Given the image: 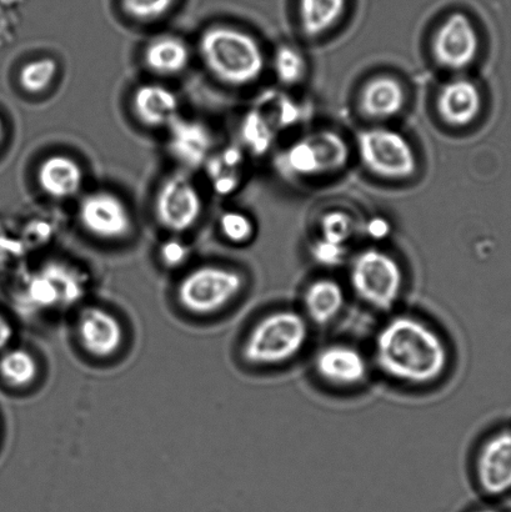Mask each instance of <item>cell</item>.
Returning <instances> with one entry per match:
<instances>
[{"label": "cell", "mask_w": 511, "mask_h": 512, "mask_svg": "<svg viewBox=\"0 0 511 512\" xmlns=\"http://www.w3.org/2000/svg\"><path fill=\"white\" fill-rule=\"evenodd\" d=\"M374 359L389 379L414 386L442 379L450 363L448 345L438 330L412 315L394 316L380 328Z\"/></svg>", "instance_id": "6da1fadb"}, {"label": "cell", "mask_w": 511, "mask_h": 512, "mask_svg": "<svg viewBox=\"0 0 511 512\" xmlns=\"http://www.w3.org/2000/svg\"><path fill=\"white\" fill-rule=\"evenodd\" d=\"M199 53L205 67L220 82L245 87L264 70V54L257 39L243 30L217 25L202 34Z\"/></svg>", "instance_id": "7a4b0ae2"}, {"label": "cell", "mask_w": 511, "mask_h": 512, "mask_svg": "<svg viewBox=\"0 0 511 512\" xmlns=\"http://www.w3.org/2000/svg\"><path fill=\"white\" fill-rule=\"evenodd\" d=\"M309 321L292 309H279L264 315L250 329L242 354L254 366H279L302 353L310 336Z\"/></svg>", "instance_id": "3957f363"}, {"label": "cell", "mask_w": 511, "mask_h": 512, "mask_svg": "<svg viewBox=\"0 0 511 512\" xmlns=\"http://www.w3.org/2000/svg\"><path fill=\"white\" fill-rule=\"evenodd\" d=\"M349 279L354 294L375 310L393 309L403 295V268L384 250L369 248L355 256Z\"/></svg>", "instance_id": "277c9868"}, {"label": "cell", "mask_w": 511, "mask_h": 512, "mask_svg": "<svg viewBox=\"0 0 511 512\" xmlns=\"http://www.w3.org/2000/svg\"><path fill=\"white\" fill-rule=\"evenodd\" d=\"M237 270L219 265H203L180 281L177 296L184 310L194 315H210L227 308L244 289Z\"/></svg>", "instance_id": "5b68a950"}, {"label": "cell", "mask_w": 511, "mask_h": 512, "mask_svg": "<svg viewBox=\"0 0 511 512\" xmlns=\"http://www.w3.org/2000/svg\"><path fill=\"white\" fill-rule=\"evenodd\" d=\"M348 143L332 130L307 135L284 150L279 169L292 178L323 177L339 172L349 162Z\"/></svg>", "instance_id": "8992f818"}, {"label": "cell", "mask_w": 511, "mask_h": 512, "mask_svg": "<svg viewBox=\"0 0 511 512\" xmlns=\"http://www.w3.org/2000/svg\"><path fill=\"white\" fill-rule=\"evenodd\" d=\"M360 159L370 172L380 178L402 180L417 170V158L404 135L393 129L374 128L359 135Z\"/></svg>", "instance_id": "52a82bcc"}, {"label": "cell", "mask_w": 511, "mask_h": 512, "mask_svg": "<svg viewBox=\"0 0 511 512\" xmlns=\"http://www.w3.org/2000/svg\"><path fill=\"white\" fill-rule=\"evenodd\" d=\"M203 200L192 180L174 174L164 180L155 197V215L163 228L184 233L199 222Z\"/></svg>", "instance_id": "ba28073f"}, {"label": "cell", "mask_w": 511, "mask_h": 512, "mask_svg": "<svg viewBox=\"0 0 511 512\" xmlns=\"http://www.w3.org/2000/svg\"><path fill=\"white\" fill-rule=\"evenodd\" d=\"M479 48L477 28L464 13L450 14L434 34L433 55L445 69L470 67L478 57Z\"/></svg>", "instance_id": "9c48e42d"}, {"label": "cell", "mask_w": 511, "mask_h": 512, "mask_svg": "<svg viewBox=\"0 0 511 512\" xmlns=\"http://www.w3.org/2000/svg\"><path fill=\"white\" fill-rule=\"evenodd\" d=\"M83 290L77 270L62 263H49L30 276L25 295L29 305L45 310L74 304Z\"/></svg>", "instance_id": "30bf717a"}, {"label": "cell", "mask_w": 511, "mask_h": 512, "mask_svg": "<svg viewBox=\"0 0 511 512\" xmlns=\"http://www.w3.org/2000/svg\"><path fill=\"white\" fill-rule=\"evenodd\" d=\"M79 222L89 234L103 240L124 239L133 227L127 205L117 195L108 192L92 193L82 200Z\"/></svg>", "instance_id": "8fae6325"}, {"label": "cell", "mask_w": 511, "mask_h": 512, "mask_svg": "<svg viewBox=\"0 0 511 512\" xmlns=\"http://www.w3.org/2000/svg\"><path fill=\"white\" fill-rule=\"evenodd\" d=\"M475 475L483 493L489 496L511 493V429L495 431L480 445Z\"/></svg>", "instance_id": "7c38bea8"}, {"label": "cell", "mask_w": 511, "mask_h": 512, "mask_svg": "<svg viewBox=\"0 0 511 512\" xmlns=\"http://www.w3.org/2000/svg\"><path fill=\"white\" fill-rule=\"evenodd\" d=\"M313 365L318 378L334 388H357L369 375L365 355L348 344L325 345L315 355Z\"/></svg>", "instance_id": "4fadbf2b"}, {"label": "cell", "mask_w": 511, "mask_h": 512, "mask_svg": "<svg viewBox=\"0 0 511 512\" xmlns=\"http://www.w3.org/2000/svg\"><path fill=\"white\" fill-rule=\"evenodd\" d=\"M80 344L95 358H109L122 348L124 330L119 319L99 306H89L80 313L77 321Z\"/></svg>", "instance_id": "5bb4252c"}, {"label": "cell", "mask_w": 511, "mask_h": 512, "mask_svg": "<svg viewBox=\"0 0 511 512\" xmlns=\"http://www.w3.org/2000/svg\"><path fill=\"white\" fill-rule=\"evenodd\" d=\"M168 148L184 167H204L213 154L212 133L197 120L177 118L169 125Z\"/></svg>", "instance_id": "9a60e30c"}, {"label": "cell", "mask_w": 511, "mask_h": 512, "mask_svg": "<svg viewBox=\"0 0 511 512\" xmlns=\"http://www.w3.org/2000/svg\"><path fill=\"white\" fill-rule=\"evenodd\" d=\"M483 98L477 84L459 78L440 89L437 108L440 118L455 128L467 127L482 112Z\"/></svg>", "instance_id": "2e32d148"}, {"label": "cell", "mask_w": 511, "mask_h": 512, "mask_svg": "<svg viewBox=\"0 0 511 512\" xmlns=\"http://www.w3.org/2000/svg\"><path fill=\"white\" fill-rule=\"evenodd\" d=\"M132 104L139 122L150 128L169 127L178 118V97L164 85H140L133 94Z\"/></svg>", "instance_id": "e0dca14e"}, {"label": "cell", "mask_w": 511, "mask_h": 512, "mask_svg": "<svg viewBox=\"0 0 511 512\" xmlns=\"http://www.w3.org/2000/svg\"><path fill=\"white\" fill-rule=\"evenodd\" d=\"M83 179L82 167L67 155H52L39 165V187L53 199L74 197L82 188Z\"/></svg>", "instance_id": "ac0fdd59"}, {"label": "cell", "mask_w": 511, "mask_h": 512, "mask_svg": "<svg viewBox=\"0 0 511 512\" xmlns=\"http://www.w3.org/2000/svg\"><path fill=\"white\" fill-rule=\"evenodd\" d=\"M304 316L309 323L325 326L339 318L345 306V291L337 280L319 278L303 295Z\"/></svg>", "instance_id": "d6986e66"}, {"label": "cell", "mask_w": 511, "mask_h": 512, "mask_svg": "<svg viewBox=\"0 0 511 512\" xmlns=\"http://www.w3.org/2000/svg\"><path fill=\"white\" fill-rule=\"evenodd\" d=\"M405 92L402 84L392 77H378L370 80L360 95V110L365 117L373 120H388L402 112Z\"/></svg>", "instance_id": "ffe728a7"}, {"label": "cell", "mask_w": 511, "mask_h": 512, "mask_svg": "<svg viewBox=\"0 0 511 512\" xmlns=\"http://www.w3.org/2000/svg\"><path fill=\"white\" fill-rule=\"evenodd\" d=\"M244 163V152L238 147H227L210 155L204 167L214 192L223 197L237 192L242 183Z\"/></svg>", "instance_id": "44dd1931"}, {"label": "cell", "mask_w": 511, "mask_h": 512, "mask_svg": "<svg viewBox=\"0 0 511 512\" xmlns=\"http://www.w3.org/2000/svg\"><path fill=\"white\" fill-rule=\"evenodd\" d=\"M144 62L150 72L159 75H175L184 72L190 62L187 44L177 37H160L148 44Z\"/></svg>", "instance_id": "7402d4cb"}, {"label": "cell", "mask_w": 511, "mask_h": 512, "mask_svg": "<svg viewBox=\"0 0 511 512\" xmlns=\"http://www.w3.org/2000/svg\"><path fill=\"white\" fill-rule=\"evenodd\" d=\"M347 0H300L299 14L303 32L310 38L327 33L339 22Z\"/></svg>", "instance_id": "603a6c76"}, {"label": "cell", "mask_w": 511, "mask_h": 512, "mask_svg": "<svg viewBox=\"0 0 511 512\" xmlns=\"http://www.w3.org/2000/svg\"><path fill=\"white\" fill-rule=\"evenodd\" d=\"M39 374L37 359L25 349H12L0 358V376L14 388H24L34 383Z\"/></svg>", "instance_id": "cb8c5ba5"}, {"label": "cell", "mask_w": 511, "mask_h": 512, "mask_svg": "<svg viewBox=\"0 0 511 512\" xmlns=\"http://www.w3.org/2000/svg\"><path fill=\"white\" fill-rule=\"evenodd\" d=\"M240 138L250 152L263 154L267 152L274 140V129L259 110H253L245 115L240 125Z\"/></svg>", "instance_id": "d4e9b609"}, {"label": "cell", "mask_w": 511, "mask_h": 512, "mask_svg": "<svg viewBox=\"0 0 511 512\" xmlns=\"http://www.w3.org/2000/svg\"><path fill=\"white\" fill-rule=\"evenodd\" d=\"M57 73L58 64L54 59H35L20 70L19 84L29 94L43 93L52 85Z\"/></svg>", "instance_id": "484cf974"}, {"label": "cell", "mask_w": 511, "mask_h": 512, "mask_svg": "<svg viewBox=\"0 0 511 512\" xmlns=\"http://www.w3.org/2000/svg\"><path fill=\"white\" fill-rule=\"evenodd\" d=\"M274 72L280 83L295 85L302 82L307 64L297 49L283 45L275 53Z\"/></svg>", "instance_id": "4316f807"}, {"label": "cell", "mask_w": 511, "mask_h": 512, "mask_svg": "<svg viewBox=\"0 0 511 512\" xmlns=\"http://www.w3.org/2000/svg\"><path fill=\"white\" fill-rule=\"evenodd\" d=\"M220 233L228 242L242 245L253 239L255 228L253 220L238 210H229L219 219Z\"/></svg>", "instance_id": "83f0119b"}, {"label": "cell", "mask_w": 511, "mask_h": 512, "mask_svg": "<svg viewBox=\"0 0 511 512\" xmlns=\"http://www.w3.org/2000/svg\"><path fill=\"white\" fill-rule=\"evenodd\" d=\"M320 232H322L320 238L345 245L355 232L354 220L348 213L334 210L324 215L320 222Z\"/></svg>", "instance_id": "f1b7e54d"}, {"label": "cell", "mask_w": 511, "mask_h": 512, "mask_svg": "<svg viewBox=\"0 0 511 512\" xmlns=\"http://www.w3.org/2000/svg\"><path fill=\"white\" fill-rule=\"evenodd\" d=\"M177 0H122L124 12L138 22H155L169 13Z\"/></svg>", "instance_id": "f546056e"}, {"label": "cell", "mask_w": 511, "mask_h": 512, "mask_svg": "<svg viewBox=\"0 0 511 512\" xmlns=\"http://www.w3.org/2000/svg\"><path fill=\"white\" fill-rule=\"evenodd\" d=\"M310 253H312L315 263L325 266V268H335L345 260L347 247L320 238L313 244Z\"/></svg>", "instance_id": "4dcf8cb0"}, {"label": "cell", "mask_w": 511, "mask_h": 512, "mask_svg": "<svg viewBox=\"0 0 511 512\" xmlns=\"http://www.w3.org/2000/svg\"><path fill=\"white\" fill-rule=\"evenodd\" d=\"M188 256L187 245L177 239L167 240L159 249V258L168 268H178L187 261Z\"/></svg>", "instance_id": "1f68e13d"}, {"label": "cell", "mask_w": 511, "mask_h": 512, "mask_svg": "<svg viewBox=\"0 0 511 512\" xmlns=\"http://www.w3.org/2000/svg\"><path fill=\"white\" fill-rule=\"evenodd\" d=\"M365 232H367L369 238L383 240L390 234V224L387 219L374 218L365 227Z\"/></svg>", "instance_id": "d6a6232c"}, {"label": "cell", "mask_w": 511, "mask_h": 512, "mask_svg": "<svg viewBox=\"0 0 511 512\" xmlns=\"http://www.w3.org/2000/svg\"><path fill=\"white\" fill-rule=\"evenodd\" d=\"M14 336V329L7 318L0 314V350L7 348Z\"/></svg>", "instance_id": "836d02e7"}, {"label": "cell", "mask_w": 511, "mask_h": 512, "mask_svg": "<svg viewBox=\"0 0 511 512\" xmlns=\"http://www.w3.org/2000/svg\"><path fill=\"white\" fill-rule=\"evenodd\" d=\"M4 137V125L2 119H0V144H2V140Z\"/></svg>", "instance_id": "e575fe53"}, {"label": "cell", "mask_w": 511, "mask_h": 512, "mask_svg": "<svg viewBox=\"0 0 511 512\" xmlns=\"http://www.w3.org/2000/svg\"><path fill=\"white\" fill-rule=\"evenodd\" d=\"M475 512H500V511L497 509H480Z\"/></svg>", "instance_id": "d590c367"}]
</instances>
